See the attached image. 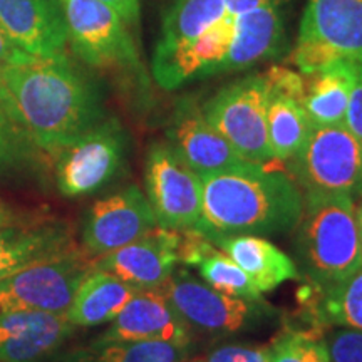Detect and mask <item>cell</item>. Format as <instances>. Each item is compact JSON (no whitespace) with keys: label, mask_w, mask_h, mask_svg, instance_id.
<instances>
[{"label":"cell","mask_w":362,"mask_h":362,"mask_svg":"<svg viewBox=\"0 0 362 362\" xmlns=\"http://www.w3.org/2000/svg\"><path fill=\"white\" fill-rule=\"evenodd\" d=\"M0 94L22 138L49 155L101 121L98 90L64 56L24 54L0 67Z\"/></svg>","instance_id":"cell-1"},{"label":"cell","mask_w":362,"mask_h":362,"mask_svg":"<svg viewBox=\"0 0 362 362\" xmlns=\"http://www.w3.org/2000/svg\"><path fill=\"white\" fill-rule=\"evenodd\" d=\"M202 178V223L198 232L214 235L291 233L304 211V192L291 173L245 161Z\"/></svg>","instance_id":"cell-2"},{"label":"cell","mask_w":362,"mask_h":362,"mask_svg":"<svg viewBox=\"0 0 362 362\" xmlns=\"http://www.w3.org/2000/svg\"><path fill=\"white\" fill-rule=\"evenodd\" d=\"M293 238L300 279L310 296L336 287L362 269L354 198L344 193H305Z\"/></svg>","instance_id":"cell-3"},{"label":"cell","mask_w":362,"mask_h":362,"mask_svg":"<svg viewBox=\"0 0 362 362\" xmlns=\"http://www.w3.org/2000/svg\"><path fill=\"white\" fill-rule=\"evenodd\" d=\"M287 170L305 193L362 194V141L344 124H312Z\"/></svg>","instance_id":"cell-4"},{"label":"cell","mask_w":362,"mask_h":362,"mask_svg":"<svg viewBox=\"0 0 362 362\" xmlns=\"http://www.w3.org/2000/svg\"><path fill=\"white\" fill-rule=\"evenodd\" d=\"M161 288L192 330L205 334L248 332L277 315L265 298L228 296L194 279L188 270H175Z\"/></svg>","instance_id":"cell-5"},{"label":"cell","mask_w":362,"mask_h":362,"mask_svg":"<svg viewBox=\"0 0 362 362\" xmlns=\"http://www.w3.org/2000/svg\"><path fill=\"white\" fill-rule=\"evenodd\" d=\"M336 59L362 66V0H307L293 66L307 76Z\"/></svg>","instance_id":"cell-6"},{"label":"cell","mask_w":362,"mask_h":362,"mask_svg":"<svg viewBox=\"0 0 362 362\" xmlns=\"http://www.w3.org/2000/svg\"><path fill=\"white\" fill-rule=\"evenodd\" d=\"M269 98L270 84L265 74H252L221 88L202 110L208 123L243 160L269 165L275 161L267 136Z\"/></svg>","instance_id":"cell-7"},{"label":"cell","mask_w":362,"mask_h":362,"mask_svg":"<svg viewBox=\"0 0 362 362\" xmlns=\"http://www.w3.org/2000/svg\"><path fill=\"white\" fill-rule=\"evenodd\" d=\"M94 260L72 247L0 280V312L40 310L66 314Z\"/></svg>","instance_id":"cell-8"},{"label":"cell","mask_w":362,"mask_h":362,"mask_svg":"<svg viewBox=\"0 0 362 362\" xmlns=\"http://www.w3.org/2000/svg\"><path fill=\"white\" fill-rule=\"evenodd\" d=\"M67 42L86 64L98 69H138L139 54L128 25L99 0H56Z\"/></svg>","instance_id":"cell-9"},{"label":"cell","mask_w":362,"mask_h":362,"mask_svg":"<svg viewBox=\"0 0 362 362\" xmlns=\"http://www.w3.org/2000/svg\"><path fill=\"white\" fill-rule=\"evenodd\" d=\"M146 198L160 228L198 230L202 223V178L168 143H153L144 161Z\"/></svg>","instance_id":"cell-10"},{"label":"cell","mask_w":362,"mask_h":362,"mask_svg":"<svg viewBox=\"0 0 362 362\" xmlns=\"http://www.w3.org/2000/svg\"><path fill=\"white\" fill-rule=\"evenodd\" d=\"M126 136L116 119L99 121L56 156L61 194L79 198L106 187L124 161Z\"/></svg>","instance_id":"cell-11"},{"label":"cell","mask_w":362,"mask_h":362,"mask_svg":"<svg viewBox=\"0 0 362 362\" xmlns=\"http://www.w3.org/2000/svg\"><path fill=\"white\" fill-rule=\"evenodd\" d=\"M156 226L146 194L129 185L89 208L83 225V248L96 259L144 237Z\"/></svg>","instance_id":"cell-12"},{"label":"cell","mask_w":362,"mask_h":362,"mask_svg":"<svg viewBox=\"0 0 362 362\" xmlns=\"http://www.w3.org/2000/svg\"><path fill=\"white\" fill-rule=\"evenodd\" d=\"M180 232L156 226L128 245L96 257L94 269L110 272L136 291L161 288L180 264Z\"/></svg>","instance_id":"cell-13"},{"label":"cell","mask_w":362,"mask_h":362,"mask_svg":"<svg viewBox=\"0 0 362 362\" xmlns=\"http://www.w3.org/2000/svg\"><path fill=\"white\" fill-rule=\"evenodd\" d=\"M166 136L176 155L198 175L232 168L247 161L208 123L200 104L189 96L175 104Z\"/></svg>","instance_id":"cell-14"},{"label":"cell","mask_w":362,"mask_h":362,"mask_svg":"<svg viewBox=\"0 0 362 362\" xmlns=\"http://www.w3.org/2000/svg\"><path fill=\"white\" fill-rule=\"evenodd\" d=\"M110 324L94 342L168 341L192 344V327L171 305L163 288L138 291Z\"/></svg>","instance_id":"cell-15"},{"label":"cell","mask_w":362,"mask_h":362,"mask_svg":"<svg viewBox=\"0 0 362 362\" xmlns=\"http://www.w3.org/2000/svg\"><path fill=\"white\" fill-rule=\"evenodd\" d=\"M235 35V16L206 30L192 42L153 54V76L163 89H178L189 81L220 74Z\"/></svg>","instance_id":"cell-16"},{"label":"cell","mask_w":362,"mask_h":362,"mask_svg":"<svg viewBox=\"0 0 362 362\" xmlns=\"http://www.w3.org/2000/svg\"><path fill=\"white\" fill-rule=\"evenodd\" d=\"M66 314L0 312V362H44L72 336Z\"/></svg>","instance_id":"cell-17"},{"label":"cell","mask_w":362,"mask_h":362,"mask_svg":"<svg viewBox=\"0 0 362 362\" xmlns=\"http://www.w3.org/2000/svg\"><path fill=\"white\" fill-rule=\"evenodd\" d=\"M0 29L30 56H64L67 34L56 0H0Z\"/></svg>","instance_id":"cell-18"},{"label":"cell","mask_w":362,"mask_h":362,"mask_svg":"<svg viewBox=\"0 0 362 362\" xmlns=\"http://www.w3.org/2000/svg\"><path fill=\"white\" fill-rule=\"evenodd\" d=\"M285 4H267L235 16V35L220 74L245 71L277 57L284 49Z\"/></svg>","instance_id":"cell-19"},{"label":"cell","mask_w":362,"mask_h":362,"mask_svg":"<svg viewBox=\"0 0 362 362\" xmlns=\"http://www.w3.org/2000/svg\"><path fill=\"white\" fill-rule=\"evenodd\" d=\"M72 247L69 226L61 221L0 223V280Z\"/></svg>","instance_id":"cell-20"},{"label":"cell","mask_w":362,"mask_h":362,"mask_svg":"<svg viewBox=\"0 0 362 362\" xmlns=\"http://www.w3.org/2000/svg\"><path fill=\"white\" fill-rule=\"evenodd\" d=\"M208 240L245 272L262 293L275 291L287 280H300L296 262L264 237L214 235Z\"/></svg>","instance_id":"cell-21"},{"label":"cell","mask_w":362,"mask_h":362,"mask_svg":"<svg viewBox=\"0 0 362 362\" xmlns=\"http://www.w3.org/2000/svg\"><path fill=\"white\" fill-rule=\"evenodd\" d=\"M361 67L349 59H336L305 76L302 106L312 124H344L347 104Z\"/></svg>","instance_id":"cell-22"},{"label":"cell","mask_w":362,"mask_h":362,"mask_svg":"<svg viewBox=\"0 0 362 362\" xmlns=\"http://www.w3.org/2000/svg\"><path fill=\"white\" fill-rule=\"evenodd\" d=\"M138 292L110 272L94 269L83 280L66 312L76 327H96L111 322Z\"/></svg>","instance_id":"cell-23"},{"label":"cell","mask_w":362,"mask_h":362,"mask_svg":"<svg viewBox=\"0 0 362 362\" xmlns=\"http://www.w3.org/2000/svg\"><path fill=\"white\" fill-rule=\"evenodd\" d=\"M228 13L223 0H171L163 13L155 52L170 51L202 37Z\"/></svg>","instance_id":"cell-24"},{"label":"cell","mask_w":362,"mask_h":362,"mask_svg":"<svg viewBox=\"0 0 362 362\" xmlns=\"http://www.w3.org/2000/svg\"><path fill=\"white\" fill-rule=\"evenodd\" d=\"M310 119L296 98L270 88L267 106V136L275 161L287 163L300 151L310 131Z\"/></svg>","instance_id":"cell-25"},{"label":"cell","mask_w":362,"mask_h":362,"mask_svg":"<svg viewBox=\"0 0 362 362\" xmlns=\"http://www.w3.org/2000/svg\"><path fill=\"white\" fill-rule=\"evenodd\" d=\"M192 344L168 341H115L76 352L69 362H187Z\"/></svg>","instance_id":"cell-26"},{"label":"cell","mask_w":362,"mask_h":362,"mask_svg":"<svg viewBox=\"0 0 362 362\" xmlns=\"http://www.w3.org/2000/svg\"><path fill=\"white\" fill-rule=\"evenodd\" d=\"M309 314L314 327L362 329V269L336 287L319 296H310Z\"/></svg>","instance_id":"cell-27"},{"label":"cell","mask_w":362,"mask_h":362,"mask_svg":"<svg viewBox=\"0 0 362 362\" xmlns=\"http://www.w3.org/2000/svg\"><path fill=\"white\" fill-rule=\"evenodd\" d=\"M269 347L270 362H330L324 329L284 327Z\"/></svg>","instance_id":"cell-28"},{"label":"cell","mask_w":362,"mask_h":362,"mask_svg":"<svg viewBox=\"0 0 362 362\" xmlns=\"http://www.w3.org/2000/svg\"><path fill=\"white\" fill-rule=\"evenodd\" d=\"M330 362H362V329L339 327L324 332Z\"/></svg>","instance_id":"cell-29"},{"label":"cell","mask_w":362,"mask_h":362,"mask_svg":"<svg viewBox=\"0 0 362 362\" xmlns=\"http://www.w3.org/2000/svg\"><path fill=\"white\" fill-rule=\"evenodd\" d=\"M202 362H270L269 347L252 344H223L211 349Z\"/></svg>","instance_id":"cell-30"},{"label":"cell","mask_w":362,"mask_h":362,"mask_svg":"<svg viewBox=\"0 0 362 362\" xmlns=\"http://www.w3.org/2000/svg\"><path fill=\"white\" fill-rule=\"evenodd\" d=\"M22 141L24 138L8 117L2 101V94H0V168L13 166L21 160L22 151H24Z\"/></svg>","instance_id":"cell-31"},{"label":"cell","mask_w":362,"mask_h":362,"mask_svg":"<svg viewBox=\"0 0 362 362\" xmlns=\"http://www.w3.org/2000/svg\"><path fill=\"white\" fill-rule=\"evenodd\" d=\"M344 126L362 141V67L354 88H352L346 117H344Z\"/></svg>","instance_id":"cell-32"},{"label":"cell","mask_w":362,"mask_h":362,"mask_svg":"<svg viewBox=\"0 0 362 362\" xmlns=\"http://www.w3.org/2000/svg\"><path fill=\"white\" fill-rule=\"evenodd\" d=\"M99 2L111 7L126 22V25L138 24L139 13H141V4H139V0H99Z\"/></svg>","instance_id":"cell-33"},{"label":"cell","mask_w":362,"mask_h":362,"mask_svg":"<svg viewBox=\"0 0 362 362\" xmlns=\"http://www.w3.org/2000/svg\"><path fill=\"white\" fill-rule=\"evenodd\" d=\"M226 11L233 16L253 11V8L267 6V4H287V0H223Z\"/></svg>","instance_id":"cell-34"},{"label":"cell","mask_w":362,"mask_h":362,"mask_svg":"<svg viewBox=\"0 0 362 362\" xmlns=\"http://www.w3.org/2000/svg\"><path fill=\"white\" fill-rule=\"evenodd\" d=\"M24 54L27 52L21 51V49L7 37L6 33L0 29V67L17 61V59H21Z\"/></svg>","instance_id":"cell-35"},{"label":"cell","mask_w":362,"mask_h":362,"mask_svg":"<svg viewBox=\"0 0 362 362\" xmlns=\"http://www.w3.org/2000/svg\"><path fill=\"white\" fill-rule=\"evenodd\" d=\"M8 221H16L13 214L4 203H0V223H8Z\"/></svg>","instance_id":"cell-36"},{"label":"cell","mask_w":362,"mask_h":362,"mask_svg":"<svg viewBox=\"0 0 362 362\" xmlns=\"http://www.w3.org/2000/svg\"><path fill=\"white\" fill-rule=\"evenodd\" d=\"M356 220H357V226H359V237H361V245H362V203L356 210Z\"/></svg>","instance_id":"cell-37"},{"label":"cell","mask_w":362,"mask_h":362,"mask_svg":"<svg viewBox=\"0 0 362 362\" xmlns=\"http://www.w3.org/2000/svg\"><path fill=\"white\" fill-rule=\"evenodd\" d=\"M192 362H202V359H193Z\"/></svg>","instance_id":"cell-38"}]
</instances>
